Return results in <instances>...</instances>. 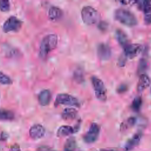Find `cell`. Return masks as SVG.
<instances>
[{
    "label": "cell",
    "mask_w": 151,
    "mask_h": 151,
    "mask_svg": "<svg viewBox=\"0 0 151 151\" xmlns=\"http://www.w3.org/2000/svg\"><path fill=\"white\" fill-rule=\"evenodd\" d=\"M58 38L55 34H49L43 37L39 48V55L41 58H45L58 44Z\"/></svg>",
    "instance_id": "6da1fadb"
},
{
    "label": "cell",
    "mask_w": 151,
    "mask_h": 151,
    "mask_svg": "<svg viewBox=\"0 0 151 151\" xmlns=\"http://www.w3.org/2000/svg\"><path fill=\"white\" fill-rule=\"evenodd\" d=\"M114 17L115 19L126 26L133 27L137 23L136 16L132 12L125 9H116L114 13Z\"/></svg>",
    "instance_id": "7a4b0ae2"
},
{
    "label": "cell",
    "mask_w": 151,
    "mask_h": 151,
    "mask_svg": "<svg viewBox=\"0 0 151 151\" xmlns=\"http://www.w3.org/2000/svg\"><path fill=\"white\" fill-rule=\"evenodd\" d=\"M83 21L87 25H93L99 19L100 15L98 11L91 6H84L81 11Z\"/></svg>",
    "instance_id": "3957f363"
},
{
    "label": "cell",
    "mask_w": 151,
    "mask_h": 151,
    "mask_svg": "<svg viewBox=\"0 0 151 151\" xmlns=\"http://www.w3.org/2000/svg\"><path fill=\"white\" fill-rule=\"evenodd\" d=\"M91 82L96 98L101 101H105L107 99V90L103 81L96 76H92Z\"/></svg>",
    "instance_id": "277c9868"
},
{
    "label": "cell",
    "mask_w": 151,
    "mask_h": 151,
    "mask_svg": "<svg viewBox=\"0 0 151 151\" xmlns=\"http://www.w3.org/2000/svg\"><path fill=\"white\" fill-rule=\"evenodd\" d=\"M55 105H65L79 107L80 103L76 97L72 95L67 93H60L56 96Z\"/></svg>",
    "instance_id": "5b68a950"
},
{
    "label": "cell",
    "mask_w": 151,
    "mask_h": 151,
    "mask_svg": "<svg viewBox=\"0 0 151 151\" xmlns=\"http://www.w3.org/2000/svg\"><path fill=\"white\" fill-rule=\"evenodd\" d=\"M22 21L15 16H11L4 22L2 25L3 31L5 32H17L22 27Z\"/></svg>",
    "instance_id": "8992f818"
},
{
    "label": "cell",
    "mask_w": 151,
    "mask_h": 151,
    "mask_svg": "<svg viewBox=\"0 0 151 151\" xmlns=\"http://www.w3.org/2000/svg\"><path fill=\"white\" fill-rule=\"evenodd\" d=\"M100 127L96 123H92L86 133L83 136L84 141L87 143L95 142L99 136Z\"/></svg>",
    "instance_id": "52a82bcc"
},
{
    "label": "cell",
    "mask_w": 151,
    "mask_h": 151,
    "mask_svg": "<svg viewBox=\"0 0 151 151\" xmlns=\"http://www.w3.org/2000/svg\"><path fill=\"white\" fill-rule=\"evenodd\" d=\"M137 8L143 11L144 14V21L146 25L151 24V1H135Z\"/></svg>",
    "instance_id": "ba28073f"
},
{
    "label": "cell",
    "mask_w": 151,
    "mask_h": 151,
    "mask_svg": "<svg viewBox=\"0 0 151 151\" xmlns=\"http://www.w3.org/2000/svg\"><path fill=\"white\" fill-rule=\"evenodd\" d=\"M142 48V47L139 44H128L123 47L124 56L129 58H133L140 53Z\"/></svg>",
    "instance_id": "9c48e42d"
},
{
    "label": "cell",
    "mask_w": 151,
    "mask_h": 151,
    "mask_svg": "<svg viewBox=\"0 0 151 151\" xmlns=\"http://www.w3.org/2000/svg\"><path fill=\"white\" fill-rule=\"evenodd\" d=\"M45 133V130L44 126L40 124H35L31 127L29 130L30 137L34 140H37L42 138Z\"/></svg>",
    "instance_id": "30bf717a"
},
{
    "label": "cell",
    "mask_w": 151,
    "mask_h": 151,
    "mask_svg": "<svg viewBox=\"0 0 151 151\" xmlns=\"http://www.w3.org/2000/svg\"><path fill=\"white\" fill-rule=\"evenodd\" d=\"M142 137V133L141 132H137L133 136L128 140L124 145L125 151H130L136 147L140 143Z\"/></svg>",
    "instance_id": "8fae6325"
},
{
    "label": "cell",
    "mask_w": 151,
    "mask_h": 151,
    "mask_svg": "<svg viewBox=\"0 0 151 151\" xmlns=\"http://www.w3.org/2000/svg\"><path fill=\"white\" fill-rule=\"evenodd\" d=\"M97 55L99 58L101 60H108L111 54L110 47L109 45L105 43L100 44L97 49Z\"/></svg>",
    "instance_id": "7c38bea8"
},
{
    "label": "cell",
    "mask_w": 151,
    "mask_h": 151,
    "mask_svg": "<svg viewBox=\"0 0 151 151\" xmlns=\"http://www.w3.org/2000/svg\"><path fill=\"white\" fill-rule=\"evenodd\" d=\"M80 127V123H78L76 127H73L68 125L61 126L57 130V135L58 137H65L73 134L78 130Z\"/></svg>",
    "instance_id": "4fadbf2b"
},
{
    "label": "cell",
    "mask_w": 151,
    "mask_h": 151,
    "mask_svg": "<svg viewBox=\"0 0 151 151\" xmlns=\"http://www.w3.org/2000/svg\"><path fill=\"white\" fill-rule=\"evenodd\" d=\"M150 84V78L145 74H142L140 76L137 84V90L139 93H142L147 87L149 86Z\"/></svg>",
    "instance_id": "5bb4252c"
},
{
    "label": "cell",
    "mask_w": 151,
    "mask_h": 151,
    "mask_svg": "<svg viewBox=\"0 0 151 151\" xmlns=\"http://www.w3.org/2000/svg\"><path fill=\"white\" fill-rule=\"evenodd\" d=\"M51 99V94L50 91L48 89H45L41 91L38 96L39 103L42 106H47L50 103Z\"/></svg>",
    "instance_id": "9a60e30c"
},
{
    "label": "cell",
    "mask_w": 151,
    "mask_h": 151,
    "mask_svg": "<svg viewBox=\"0 0 151 151\" xmlns=\"http://www.w3.org/2000/svg\"><path fill=\"white\" fill-rule=\"evenodd\" d=\"M63 11L56 6H51L48 12V15L50 20L56 21L59 20L63 16Z\"/></svg>",
    "instance_id": "2e32d148"
},
{
    "label": "cell",
    "mask_w": 151,
    "mask_h": 151,
    "mask_svg": "<svg viewBox=\"0 0 151 151\" xmlns=\"http://www.w3.org/2000/svg\"><path fill=\"white\" fill-rule=\"evenodd\" d=\"M77 110L73 108H65L61 113V117L65 120H71L77 117Z\"/></svg>",
    "instance_id": "e0dca14e"
},
{
    "label": "cell",
    "mask_w": 151,
    "mask_h": 151,
    "mask_svg": "<svg viewBox=\"0 0 151 151\" xmlns=\"http://www.w3.org/2000/svg\"><path fill=\"white\" fill-rule=\"evenodd\" d=\"M116 38L120 44L123 47H124L128 43L127 37L126 34L121 29H117L116 31Z\"/></svg>",
    "instance_id": "ac0fdd59"
},
{
    "label": "cell",
    "mask_w": 151,
    "mask_h": 151,
    "mask_svg": "<svg viewBox=\"0 0 151 151\" xmlns=\"http://www.w3.org/2000/svg\"><path fill=\"white\" fill-rule=\"evenodd\" d=\"M15 118L14 113L10 110L0 109V120L11 121Z\"/></svg>",
    "instance_id": "d6986e66"
},
{
    "label": "cell",
    "mask_w": 151,
    "mask_h": 151,
    "mask_svg": "<svg viewBox=\"0 0 151 151\" xmlns=\"http://www.w3.org/2000/svg\"><path fill=\"white\" fill-rule=\"evenodd\" d=\"M76 147V142L74 137H70L64 145V151H74Z\"/></svg>",
    "instance_id": "ffe728a7"
},
{
    "label": "cell",
    "mask_w": 151,
    "mask_h": 151,
    "mask_svg": "<svg viewBox=\"0 0 151 151\" xmlns=\"http://www.w3.org/2000/svg\"><path fill=\"white\" fill-rule=\"evenodd\" d=\"M136 122V119L134 117H131L130 118H129L126 122H123L121 126H120V129L122 130H126L131 127H132L133 126H134Z\"/></svg>",
    "instance_id": "44dd1931"
},
{
    "label": "cell",
    "mask_w": 151,
    "mask_h": 151,
    "mask_svg": "<svg viewBox=\"0 0 151 151\" xmlns=\"http://www.w3.org/2000/svg\"><path fill=\"white\" fill-rule=\"evenodd\" d=\"M142 103V100L141 97L140 96L136 97L133 100L132 103V110L134 111H138L141 108Z\"/></svg>",
    "instance_id": "7402d4cb"
},
{
    "label": "cell",
    "mask_w": 151,
    "mask_h": 151,
    "mask_svg": "<svg viewBox=\"0 0 151 151\" xmlns=\"http://www.w3.org/2000/svg\"><path fill=\"white\" fill-rule=\"evenodd\" d=\"M12 83V79L6 74L0 71V84L9 85Z\"/></svg>",
    "instance_id": "603a6c76"
},
{
    "label": "cell",
    "mask_w": 151,
    "mask_h": 151,
    "mask_svg": "<svg viewBox=\"0 0 151 151\" xmlns=\"http://www.w3.org/2000/svg\"><path fill=\"white\" fill-rule=\"evenodd\" d=\"M10 8L9 1L7 0H0V11L6 12Z\"/></svg>",
    "instance_id": "cb8c5ba5"
},
{
    "label": "cell",
    "mask_w": 151,
    "mask_h": 151,
    "mask_svg": "<svg viewBox=\"0 0 151 151\" xmlns=\"http://www.w3.org/2000/svg\"><path fill=\"white\" fill-rule=\"evenodd\" d=\"M146 67H147V61L146 60H145L144 58H142L139 61V64L138 65V73H141L143 71H144L146 69Z\"/></svg>",
    "instance_id": "d4e9b609"
},
{
    "label": "cell",
    "mask_w": 151,
    "mask_h": 151,
    "mask_svg": "<svg viewBox=\"0 0 151 151\" xmlns=\"http://www.w3.org/2000/svg\"><path fill=\"white\" fill-rule=\"evenodd\" d=\"M8 138V134L6 132L0 129V140L1 141L6 140Z\"/></svg>",
    "instance_id": "484cf974"
},
{
    "label": "cell",
    "mask_w": 151,
    "mask_h": 151,
    "mask_svg": "<svg viewBox=\"0 0 151 151\" xmlns=\"http://www.w3.org/2000/svg\"><path fill=\"white\" fill-rule=\"evenodd\" d=\"M36 151H53L50 147L47 146H41L38 147Z\"/></svg>",
    "instance_id": "4316f807"
},
{
    "label": "cell",
    "mask_w": 151,
    "mask_h": 151,
    "mask_svg": "<svg viewBox=\"0 0 151 151\" xmlns=\"http://www.w3.org/2000/svg\"><path fill=\"white\" fill-rule=\"evenodd\" d=\"M9 151H21V149H20V146L17 143H15L14 145H13L11 148L9 149Z\"/></svg>",
    "instance_id": "83f0119b"
},
{
    "label": "cell",
    "mask_w": 151,
    "mask_h": 151,
    "mask_svg": "<svg viewBox=\"0 0 151 151\" xmlns=\"http://www.w3.org/2000/svg\"><path fill=\"white\" fill-rule=\"evenodd\" d=\"M127 89V87H126V86L124 85H122L119 88H118V91L119 93H122V92H124V91H126Z\"/></svg>",
    "instance_id": "f1b7e54d"
},
{
    "label": "cell",
    "mask_w": 151,
    "mask_h": 151,
    "mask_svg": "<svg viewBox=\"0 0 151 151\" xmlns=\"http://www.w3.org/2000/svg\"><path fill=\"white\" fill-rule=\"evenodd\" d=\"M107 23H105L104 22H100V25H99V28L101 29H106L107 28Z\"/></svg>",
    "instance_id": "f546056e"
},
{
    "label": "cell",
    "mask_w": 151,
    "mask_h": 151,
    "mask_svg": "<svg viewBox=\"0 0 151 151\" xmlns=\"http://www.w3.org/2000/svg\"><path fill=\"white\" fill-rule=\"evenodd\" d=\"M100 151H119L114 149H101Z\"/></svg>",
    "instance_id": "4dcf8cb0"
},
{
    "label": "cell",
    "mask_w": 151,
    "mask_h": 151,
    "mask_svg": "<svg viewBox=\"0 0 151 151\" xmlns=\"http://www.w3.org/2000/svg\"><path fill=\"white\" fill-rule=\"evenodd\" d=\"M92 151H97V150H95V149H94V150H92Z\"/></svg>",
    "instance_id": "1f68e13d"
},
{
    "label": "cell",
    "mask_w": 151,
    "mask_h": 151,
    "mask_svg": "<svg viewBox=\"0 0 151 151\" xmlns=\"http://www.w3.org/2000/svg\"><path fill=\"white\" fill-rule=\"evenodd\" d=\"M53 151H55V150H53Z\"/></svg>",
    "instance_id": "d6a6232c"
}]
</instances>
